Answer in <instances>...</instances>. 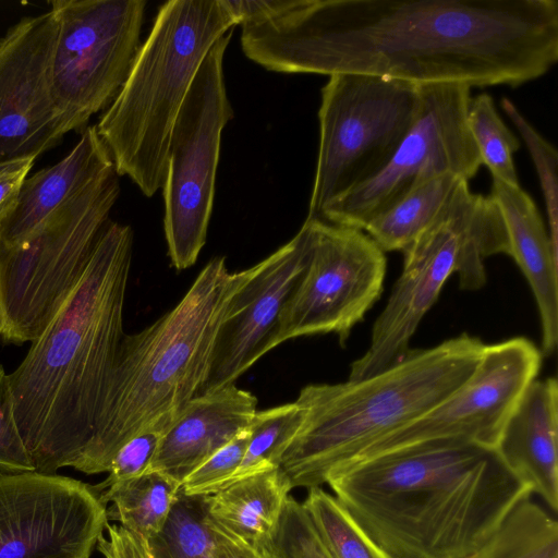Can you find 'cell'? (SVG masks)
<instances>
[{
  "label": "cell",
  "instance_id": "39",
  "mask_svg": "<svg viewBox=\"0 0 558 558\" xmlns=\"http://www.w3.org/2000/svg\"><path fill=\"white\" fill-rule=\"evenodd\" d=\"M262 546V545H259ZM264 548V550L267 553V555L269 556V558H275L264 546H262Z\"/></svg>",
  "mask_w": 558,
  "mask_h": 558
},
{
  "label": "cell",
  "instance_id": "14",
  "mask_svg": "<svg viewBox=\"0 0 558 558\" xmlns=\"http://www.w3.org/2000/svg\"><path fill=\"white\" fill-rule=\"evenodd\" d=\"M108 522L95 486L0 471V558H89Z\"/></svg>",
  "mask_w": 558,
  "mask_h": 558
},
{
  "label": "cell",
  "instance_id": "33",
  "mask_svg": "<svg viewBox=\"0 0 558 558\" xmlns=\"http://www.w3.org/2000/svg\"><path fill=\"white\" fill-rule=\"evenodd\" d=\"M0 471H35L21 436L9 375L0 364Z\"/></svg>",
  "mask_w": 558,
  "mask_h": 558
},
{
  "label": "cell",
  "instance_id": "22",
  "mask_svg": "<svg viewBox=\"0 0 558 558\" xmlns=\"http://www.w3.org/2000/svg\"><path fill=\"white\" fill-rule=\"evenodd\" d=\"M291 489L286 473L274 468L232 482L204 498L211 521L259 545L275 532Z\"/></svg>",
  "mask_w": 558,
  "mask_h": 558
},
{
  "label": "cell",
  "instance_id": "35",
  "mask_svg": "<svg viewBox=\"0 0 558 558\" xmlns=\"http://www.w3.org/2000/svg\"><path fill=\"white\" fill-rule=\"evenodd\" d=\"M35 161V158H22L0 162V225L14 208Z\"/></svg>",
  "mask_w": 558,
  "mask_h": 558
},
{
  "label": "cell",
  "instance_id": "1",
  "mask_svg": "<svg viewBox=\"0 0 558 558\" xmlns=\"http://www.w3.org/2000/svg\"><path fill=\"white\" fill-rule=\"evenodd\" d=\"M241 47L281 73L514 88L557 63L558 1L287 0Z\"/></svg>",
  "mask_w": 558,
  "mask_h": 558
},
{
  "label": "cell",
  "instance_id": "15",
  "mask_svg": "<svg viewBox=\"0 0 558 558\" xmlns=\"http://www.w3.org/2000/svg\"><path fill=\"white\" fill-rule=\"evenodd\" d=\"M542 360L541 349L524 337L486 344L476 369L460 388L421 417L372 444L349 463L445 438L495 449L523 391L536 379Z\"/></svg>",
  "mask_w": 558,
  "mask_h": 558
},
{
  "label": "cell",
  "instance_id": "26",
  "mask_svg": "<svg viewBox=\"0 0 558 558\" xmlns=\"http://www.w3.org/2000/svg\"><path fill=\"white\" fill-rule=\"evenodd\" d=\"M151 558H214V533L204 496L180 490L159 534L145 541Z\"/></svg>",
  "mask_w": 558,
  "mask_h": 558
},
{
  "label": "cell",
  "instance_id": "19",
  "mask_svg": "<svg viewBox=\"0 0 558 558\" xmlns=\"http://www.w3.org/2000/svg\"><path fill=\"white\" fill-rule=\"evenodd\" d=\"M558 385L534 379L506 421L495 450L521 481L558 510Z\"/></svg>",
  "mask_w": 558,
  "mask_h": 558
},
{
  "label": "cell",
  "instance_id": "7",
  "mask_svg": "<svg viewBox=\"0 0 558 558\" xmlns=\"http://www.w3.org/2000/svg\"><path fill=\"white\" fill-rule=\"evenodd\" d=\"M461 180L433 222L403 251V269L372 329L366 352L350 365L348 380L374 376L401 361L424 315L447 279L462 290L486 282L484 260L510 254L508 233L490 195L471 192Z\"/></svg>",
  "mask_w": 558,
  "mask_h": 558
},
{
  "label": "cell",
  "instance_id": "17",
  "mask_svg": "<svg viewBox=\"0 0 558 558\" xmlns=\"http://www.w3.org/2000/svg\"><path fill=\"white\" fill-rule=\"evenodd\" d=\"M311 245V225L305 220L288 243L262 260L259 271L233 296L199 395L235 384L268 353L279 316L307 265Z\"/></svg>",
  "mask_w": 558,
  "mask_h": 558
},
{
  "label": "cell",
  "instance_id": "5",
  "mask_svg": "<svg viewBox=\"0 0 558 558\" xmlns=\"http://www.w3.org/2000/svg\"><path fill=\"white\" fill-rule=\"evenodd\" d=\"M485 347L462 333L410 349L368 378L302 388L295 401L303 421L279 462L292 488L326 484L332 470L437 407L472 376Z\"/></svg>",
  "mask_w": 558,
  "mask_h": 558
},
{
  "label": "cell",
  "instance_id": "20",
  "mask_svg": "<svg viewBox=\"0 0 558 558\" xmlns=\"http://www.w3.org/2000/svg\"><path fill=\"white\" fill-rule=\"evenodd\" d=\"M114 171L95 125H88L63 159L26 178L0 225V252L20 245L50 215Z\"/></svg>",
  "mask_w": 558,
  "mask_h": 558
},
{
  "label": "cell",
  "instance_id": "9",
  "mask_svg": "<svg viewBox=\"0 0 558 558\" xmlns=\"http://www.w3.org/2000/svg\"><path fill=\"white\" fill-rule=\"evenodd\" d=\"M420 85L364 74H333L322 88L319 147L307 219L368 181L411 128Z\"/></svg>",
  "mask_w": 558,
  "mask_h": 558
},
{
  "label": "cell",
  "instance_id": "32",
  "mask_svg": "<svg viewBox=\"0 0 558 558\" xmlns=\"http://www.w3.org/2000/svg\"><path fill=\"white\" fill-rule=\"evenodd\" d=\"M250 438V427L191 472L182 482L186 496H209L225 488L239 469Z\"/></svg>",
  "mask_w": 558,
  "mask_h": 558
},
{
  "label": "cell",
  "instance_id": "25",
  "mask_svg": "<svg viewBox=\"0 0 558 558\" xmlns=\"http://www.w3.org/2000/svg\"><path fill=\"white\" fill-rule=\"evenodd\" d=\"M463 558H558V523L529 497L481 547Z\"/></svg>",
  "mask_w": 558,
  "mask_h": 558
},
{
  "label": "cell",
  "instance_id": "11",
  "mask_svg": "<svg viewBox=\"0 0 558 558\" xmlns=\"http://www.w3.org/2000/svg\"><path fill=\"white\" fill-rule=\"evenodd\" d=\"M470 99L466 84H421L415 119L388 162L328 204L319 219L364 230L377 215L437 177H475L482 161L466 123Z\"/></svg>",
  "mask_w": 558,
  "mask_h": 558
},
{
  "label": "cell",
  "instance_id": "38",
  "mask_svg": "<svg viewBox=\"0 0 558 558\" xmlns=\"http://www.w3.org/2000/svg\"><path fill=\"white\" fill-rule=\"evenodd\" d=\"M235 26L257 23L278 12L287 0H221Z\"/></svg>",
  "mask_w": 558,
  "mask_h": 558
},
{
  "label": "cell",
  "instance_id": "30",
  "mask_svg": "<svg viewBox=\"0 0 558 558\" xmlns=\"http://www.w3.org/2000/svg\"><path fill=\"white\" fill-rule=\"evenodd\" d=\"M500 105L522 136L535 166L548 217L549 238L554 248L558 252L557 149L538 133L509 98H501Z\"/></svg>",
  "mask_w": 558,
  "mask_h": 558
},
{
  "label": "cell",
  "instance_id": "27",
  "mask_svg": "<svg viewBox=\"0 0 558 558\" xmlns=\"http://www.w3.org/2000/svg\"><path fill=\"white\" fill-rule=\"evenodd\" d=\"M302 421L303 410L296 401L257 411L250 425V438L243 460L228 485L243 477L279 468L280 459Z\"/></svg>",
  "mask_w": 558,
  "mask_h": 558
},
{
  "label": "cell",
  "instance_id": "13",
  "mask_svg": "<svg viewBox=\"0 0 558 558\" xmlns=\"http://www.w3.org/2000/svg\"><path fill=\"white\" fill-rule=\"evenodd\" d=\"M312 245L307 265L292 290L268 344L333 332L341 345L379 299L386 276L385 252L360 229L305 219Z\"/></svg>",
  "mask_w": 558,
  "mask_h": 558
},
{
  "label": "cell",
  "instance_id": "29",
  "mask_svg": "<svg viewBox=\"0 0 558 558\" xmlns=\"http://www.w3.org/2000/svg\"><path fill=\"white\" fill-rule=\"evenodd\" d=\"M302 505L333 558H391L320 486L308 488Z\"/></svg>",
  "mask_w": 558,
  "mask_h": 558
},
{
  "label": "cell",
  "instance_id": "16",
  "mask_svg": "<svg viewBox=\"0 0 558 558\" xmlns=\"http://www.w3.org/2000/svg\"><path fill=\"white\" fill-rule=\"evenodd\" d=\"M57 34L50 8L22 17L0 37V162L37 159L70 132L52 90Z\"/></svg>",
  "mask_w": 558,
  "mask_h": 558
},
{
  "label": "cell",
  "instance_id": "4",
  "mask_svg": "<svg viewBox=\"0 0 558 558\" xmlns=\"http://www.w3.org/2000/svg\"><path fill=\"white\" fill-rule=\"evenodd\" d=\"M262 265L230 272L226 257L211 258L173 308L140 332L124 335L92 439L75 470L108 472L134 436L169 429L199 396L230 303Z\"/></svg>",
  "mask_w": 558,
  "mask_h": 558
},
{
  "label": "cell",
  "instance_id": "21",
  "mask_svg": "<svg viewBox=\"0 0 558 558\" xmlns=\"http://www.w3.org/2000/svg\"><path fill=\"white\" fill-rule=\"evenodd\" d=\"M508 233L510 254L532 290L539 313L543 355L558 339V252L536 204L521 186L493 179L490 194Z\"/></svg>",
  "mask_w": 558,
  "mask_h": 558
},
{
  "label": "cell",
  "instance_id": "36",
  "mask_svg": "<svg viewBox=\"0 0 558 558\" xmlns=\"http://www.w3.org/2000/svg\"><path fill=\"white\" fill-rule=\"evenodd\" d=\"M96 548L105 558H147L143 538L120 524H109V522Z\"/></svg>",
  "mask_w": 558,
  "mask_h": 558
},
{
  "label": "cell",
  "instance_id": "24",
  "mask_svg": "<svg viewBox=\"0 0 558 558\" xmlns=\"http://www.w3.org/2000/svg\"><path fill=\"white\" fill-rule=\"evenodd\" d=\"M461 180L445 174L417 186L377 215L363 231L385 253L405 251L433 222Z\"/></svg>",
  "mask_w": 558,
  "mask_h": 558
},
{
  "label": "cell",
  "instance_id": "10",
  "mask_svg": "<svg viewBox=\"0 0 558 558\" xmlns=\"http://www.w3.org/2000/svg\"><path fill=\"white\" fill-rule=\"evenodd\" d=\"M232 31L204 58L174 122L162 185L163 228L171 265H194L206 243L215 198L222 130L233 118L223 57Z\"/></svg>",
  "mask_w": 558,
  "mask_h": 558
},
{
  "label": "cell",
  "instance_id": "23",
  "mask_svg": "<svg viewBox=\"0 0 558 558\" xmlns=\"http://www.w3.org/2000/svg\"><path fill=\"white\" fill-rule=\"evenodd\" d=\"M180 490L181 483L172 477L146 471L99 494L108 521H119L131 533L149 541L163 529Z\"/></svg>",
  "mask_w": 558,
  "mask_h": 558
},
{
  "label": "cell",
  "instance_id": "34",
  "mask_svg": "<svg viewBox=\"0 0 558 558\" xmlns=\"http://www.w3.org/2000/svg\"><path fill=\"white\" fill-rule=\"evenodd\" d=\"M165 433L150 429L130 439L113 457L107 478L95 488L100 493L117 483L137 477L148 471Z\"/></svg>",
  "mask_w": 558,
  "mask_h": 558
},
{
  "label": "cell",
  "instance_id": "8",
  "mask_svg": "<svg viewBox=\"0 0 558 558\" xmlns=\"http://www.w3.org/2000/svg\"><path fill=\"white\" fill-rule=\"evenodd\" d=\"M120 194L112 172L0 252V340L37 339L82 279Z\"/></svg>",
  "mask_w": 558,
  "mask_h": 558
},
{
  "label": "cell",
  "instance_id": "12",
  "mask_svg": "<svg viewBox=\"0 0 558 558\" xmlns=\"http://www.w3.org/2000/svg\"><path fill=\"white\" fill-rule=\"evenodd\" d=\"M52 90L70 132H82L123 87L141 49L145 0H54Z\"/></svg>",
  "mask_w": 558,
  "mask_h": 558
},
{
  "label": "cell",
  "instance_id": "18",
  "mask_svg": "<svg viewBox=\"0 0 558 558\" xmlns=\"http://www.w3.org/2000/svg\"><path fill=\"white\" fill-rule=\"evenodd\" d=\"M256 397L235 384L195 397L161 438L148 471L181 483L197 466L250 427Z\"/></svg>",
  "mask_w": 558,
  "mask_h": 558
},
{
  "label": "cell",
  "instance_id": "37",
  "mask_svg": "<svg viewBox=\"0 0 558 558\" xmlns=\"http://www.w3.org/2000/svg\"><path fill=\"white\" fill-rule=\"evenodd\" d=\"M214 533V558H269L264 548L253 545L209 519Z\"/></svg>",
  "mask_w": 558,
  "mask_h": 558
},
{
  "label": "cell",
  "instance_id": "3",
  "mask_svg": "<svg viewBox=\"0 0 558 558\" xmlns=\"http://www.w3.org/2000/svg\"><path fill=\"white\" fill-rule=\"evenodd\" d=\"M133 230L109 221L89 264L9 374L16 423L35 471L75 469L88 446L123 331Z\"/></svg>",
  "mask_w": 558,
  "mask_h": 558
},
{
  "label": "cell",
  "instance_id": "31",
  "mask_svg": "<svg viewBox=\"0 0 558 558\" xmlns=\"http://www.w3.org/2000/svg\"><path fill=\"white\" fill-rule=\"evenodd\" d=\"M259 545L275 558H333L302 502L291 496L271 537Z\"/></svg>",
  "mask_w": 558,
  "mask_h": 558
},
{
  "label": "cell",
  "instance_id": "6",
  "mask_svg": "<svg viewBox=\"0 0 558 558\" xmlns=\"http://www.w3.org/2000/svg\"><path fill=\"white\" fill-rule=\"evenodd\" d=\"M234 26L221 0L163 3L123 87L95 124L117 174L145 196L163 185L172 129L204 58Z\"/></svg>",
  "mask_w": 558,
  "mask_h": 558
},
{
  "label": "cell",
  "instance_id": "2",
  "mask_svg": "<svg viewBox=\"0 0 558 558\" xmlns=\"http://www.w3.org/2000/svg\"><path fill=\"white\" fill-rule=\"evenodd\" d=\"M326 484L391 558H463L532 494L495 449L458 438L341 465Z\"/></svg>",
  "mask_w": 558,
  "mask_h": 558
},
{
  "label": "cell",
  "instance_id": "28",
  "mask_svg": "<svg viewBox=\"0 0 558 558\" xmlns=\"http://www.w3.org/2000/svg\"><path fill=\"white\" fill-rule=\"evenodd\" d=\"M466 123L482 166L488 168L492 178L519 186L513 154L520 148V142L500 118L489 94L471 97Z\"/></svg>",
  "mask_w": 558,
  "mask_h": 558
}]
</instances>
